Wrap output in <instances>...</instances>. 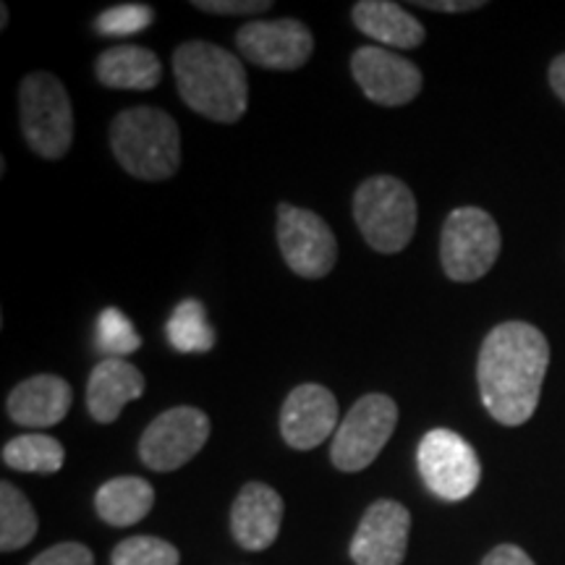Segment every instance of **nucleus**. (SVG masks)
<instances>
[{
	"mask_svg": "<svg viewBox=\"0 0 565 565\" xmlns=\"http://www.w3.org/2000/svg\"><path fill=\"white\" fill-rule=\"evenodd\" d=\"M550 364V343L529 322H503L484 338L477 362L482 404L494 422L519 427L540 404Z\"/></svg>",
	"mask_w": 565,
	"mask_h": 565,
	"instance_id": "obj_1",
	"label": "nucleus"
},
{
	"mask_svg": "<svg viewBox=\"0 0 565 565\" xmlns=\"http://www.w3.org/2000/svg\"><path fill=\"white\" fill-rule=\"evenodd\" d=\"M173 74L181 100L217 124L242 121L249 105V82L236 55L204 40L175 47Z\"/></svg>",
	"mask_w": 565,
	"mask_h": 565,
	"instance_id": "obj_2",
	"label": "nucleus"
},
{
	"mask_svg": "<svg viewBox=\"0 0 565 565\" xmlns=\"http://www.w3.org/2000/svg\"><path fill=\"white\" fill-rule=\"evenodd\" d=\"M110 150L134 179L166 181L181 168L179 124L150 105L126 108L110 124Z\"/></svg>",
	"mask_w": 565,
	"mask_h": 565,
	"instance_id": "obj_3",
	"label": "nucleus"
},
{
	"mask_svg": "<svg viewBox=\"0 0 565 565\" xmlns=\"http://www.w3.org/2000/svg\"><path fill=\"white\" fill-rule=\"evenodd\" d=\"M353 221L374 252H404L416 231L412 189L393 175H372L353 194Z\"/></svg>",
	"mask_w": 565,
	"mask_h": 565,
	"instance_id": "obj_4",
	"label": "nucleus"
},
{
	"mask_svg": "<svg viewBox=\"0 0 565 565\" xmlns=\"http://www.w3.org/2000/svg\"><path fill=\"white\" fill-rule=\"evenodd\" d=\"M19 116L26 145L45 160H61L74 141V110L58 76L32 71L19 84Z\"/></svg>",
	"mask_w": 565,
	"mask_h": 565,
	"instance_id": "obj_5",
	"label": "nucleus"
},
{
	"mask_svg": "<svg viewBox=\"0 0 565 565\" xmlns=\"http://www.w3.org/2000/svg\"><path fill=\"white\" fill-rule=\"evenodd\" d=\"M395 424H398V406L391 395H364L351 406V412L338 427L333 448H330V461L345 475L364 471L366 466L374 463V458L383 454L387 440L395 433Z\"/></svg>",
	"mask_w": 565,
	"mask_h": 565,
	"instance_id": "obj_6",
	"label": "nucleus"
},
{
	"mask_svg": "<svg viewBox=\"0 0 565 565\" xmlns=\"http://www.w3.org/2000/svg\"><path fill=\"white\" fill-rule=\"evenodd\" d=\"M500 254V228L490 212L458 207L448 215L440 236L443 270L456 282H475L492 270Z\"/></svg>",
	"mask_w": 565,
	"mask_h": 565,
	"instance_id": "obj_7",
	"label": "nucleus"
},
{
	"mask_svg": "<svg viewBox=\"0 0 565 565\" xmlns=\"http://www.w3.org/2000/svg\"><path fill=\"white\" fill-rule=\"evenodd\" d=\"M416 466L427 490L445 503L466 500L482 479L477 450L454 429H429L416 448Z\"/></svg>",
	"mask_w": 565,
	"mask_h": 565,
	"instance_id": "obj_8",
	"label": "nucleus"
},
{
	"mask_svg": "<svg viewBox=\"0 0 565 565\" xmlns=\"http://www.w3.org/2000/svg\"><path fill=\"white\" fill-rule=\"evenodd\" d=\"M210 416L194 406H175L162 412L139 440V458L147 469L168 471L181 469L210 440Z\"/></svg>",
	"mask_w": 565,
	"mask_h": 565,
	"instance_id": "obj_9",
	"label": "nucleus"
},
{
	"mask_svg": "<svg viewBox=\"0 0 565 565\" xmlns=\"http://www.w3.org/2000/svg\"><path fill=\"white\" fill-rule=\"evenodd\" d=\"M278 246L286 265L307 280H320L338 263V242L330 225L312 210L278 204Z\"/></svg>",
	"mask_w": 565,
	"mask_h": 565,
	"instance_id": "obj_10",
	"label": "nucleus"
},
{
	"mask_svg": "<svg viewBox=\"0 0 565 565\" xmlns=\"http://www.w3.org/2000/svg\"><path fill=\"white\" fill-rule=\"evenodd\" d=\"M238 53L254 66L296 71L312 58L315 38L299 19L249 21L236 32Z\"/></svg>",
	"mask_w": 565,
	"mask_h": 565,
	"instance_id": "obj_11",
	"label": "nucleus"
},
{
	"mask_svg": "<svg viewBox=\"0 0 565 565\" xmlns=\"http://www.w3.org/2000/svg\"><path fill=\"white\" fill-rule=\"evenodd\" d=\"M351 74L372 103L398 108L422 92V71L404 55L387 47H359L351 55Z\"/></svg>",
	"mask_w": 565,
	"mask_h": 565,
	"instance_id": "obj_12",
	"label": "nucleus"
},
{
	"mask_svg": "<svg viewBox=\"0 0 565 565\" xmlns=\"http://www.w3.org/2000/svg\"><path fill=\"white\" fill-rule=\"evenodd\" d=\"M412 513L398 500H374L359 521L349 555L356 565H401L408 550Z\"/></svg>",
	"mask_w": 565,
	"mask_h": 565,
	"instance_id": "obj_13",
	"label": "nucleus"
},
{
	"mask_svg": "<svg viewBox=\"0 0 565 565\" xmlns=\"http://www.w3.org/2000/svg\"><path fill=\"white\" fill-rule=\"evenodd\" d=\"M338 398L328 387L303 383L280 408V435L294 450H312L338 433Z\"/></svg>",
	"mask_w": 565,
	"mask_h": 565,
	"instance_id": "obj_14",
	"label": "nucleus"
},
{
	"mask_svg": "<svg viewBox=\"0 0 565 565\" xmlns=\"http://www.w3.org/2000/svg\"><path fill=\"white\" fill-rule=\"evenodd\" d=\"M282 524V498L270 484L249 482L242 487L231 508L233 540L249 553H263L278 540Z\"/></svg>",
	"mask_w": 565,
	"mask_h": 565,
	"instance_id": "obj_15",
	"label": "nucleus"
},
{
	"mask_svg": "<svg viewBox=\"0 0 565 565\" xmlns=\"http://www.w3.org/2000/svg\"><path fill=\"white\" fill-rule=\"evenodd\" d=\"M71 408V385L58 374H34L13 387L9 416L19 427L45 429L66 419Z\"/></svg>",
	"mask_w": 565,
	"mask_h": 565,
	"instance_id": "obj_16",
	"label": "nucleus"
},
{
	"mask_svg": "<svg viewBox=\"0 0 565 565\" xmlns=\"http://www.w3.org/2000/svg\"><path fill=\"white\" fill-rule=\"evenodd\" d=\"M145 393V374L124 359H103L89 374L87 408L92 419L113 424L121 416L124 406L141 398Z\"/></svg>",
	"mask_w": 565,
	"mask_h": 565,
	"instance_id": "obj_17",
	"label": "nucleus"
},
{
	"mask_svg": "<svg viewBox=\"0 0 565 565\" xmlns=\"http://www.w3.org/2000/svg\"><path fill=\"white\" fill-rule=\"evenodd\" d=\"M351 19L366 38L383 42L387 47H398V51L419 47L427 38L422 21L391 0H359L351 9Z\"/></svg>",
	"mask_w": 565,
	"mask_h": 565,
	"instance_id": "obj_18",
	"label": "nucleus"
},
{
	"mask_svg": "<svg viewBox=\"0 0 565 565\" xmlns=\"http://www.w3.org/2000/svg\"><path fill=\"white\" fill-rule=\"evenodd\" d=\"M95 74L110 89H154L162 79V66L150 47L118 45L97 58Z\"/></svg>",
	"mask_w": 565,
	"mask_h": 565,
	"instance_id": "obj_19",
	"label": "nucleus"
},
{
	"mask_svg": "<svg viewBox=\"0 0 565 565\" xmlns=\"http://www.w3.org/2000/svg\"><path fill=\"white\" fill-rule=\"evenodd\" d=\"M154 490L141 477H116L95 494V511L110 526H134L152 511Z\"/></svg>",
	"mask_w": 565,
	"mask_h": 565,
	"instance_id": "obj_20",
	"label": "nucleus"
},
{
	"mask_svg": "<svg viewBox=\"0 0 565 565\" xmlns=\"http://www.w3.org/2000/svg\"><path fill=\"white\" fill-rule=\"evenodd\" d=\"M66 461V450L51 435H19L6 443L3 463L26 475H55Z\"/></svg>",
	"mask_w": 565,
	"mask_h": 565,
	"instance_id": "obj_21",
	"label": "nucleus"
},
{
	"mask_svg": "<svg viewBox=\"0 0 565 565\" xmlns=\"http://www.w3.org/2000/svg\"><path fill=\"white\" fill-rule=\"evenodd\" d=\"M38 534V513L24 492L11 482L0 484V550L13 553V550L26 547Z\"/></svg>",
	"mask_w": 565,
	"mask_h": 565,
	"instance_id": "obj_22",
	"label": "nucleus"
},
{
	"mask_svg": "<svg viewBox=\"0 0 565 565\" xmlns=\"http://www.w3.org/2000/svg\"><path fill=\"white\" fill-rule=\"evenodd\" d=\"M168 343L181 353H207L215 345V330L196 299L181 301L166 324Z\"/></svg>",
	"mask_w": 565,
	"mask_h": 565,
	"instance_id": "obj_23",
	"label": "nucleus"
},
{
	"mask_svg": "<svg viewBox=\"0 0 565 565\" xmlns=\"http://www.w3.org/2000/svg\"><path fill=\"white\" fill-rule=\"evenodd\" d=\"M95 349L100 351L105 359H121L141 349V338L121 309L108 307L103 309L100 317H97Z\"/></svg>",
	"mask_w": 565,
	"mask_h": 565,
	"instance_id": "obj_24",
	"label": "nucleus"
},
{
	"mask_svg": "<svg viewBox=\"0 0 565 565\" xmlns=\"http://www.w3.org/2000/svg\"><path fill=\"white\" fill-rule=\"evenodd\" d=\"M181 555L171 542L160 536H129L116 545L110 555V565H179Z\"/></svg>",
	"mask_w": 565,
	"mask_h": 565,
	"instance_id": "obj_25",
	"label": "nucleus"
},
{
	"mask_svg": "<svg viewBox=\"0 0 565 565\" xmlns=\"http://www.w3.org/2000/svg\"><path fill=\"white\" fill-rule=\"evenodd\" d=\"M154 21V11L145 3H121L103 11L95 21V30L105 38H131L147 30Z\"/></svg>",
	"mask_w": 565,
	"mask_h": 565,
	"instance_id": "obj_26",
	"label": "nucleus"
},
{
	"mask_svg": "<svg viewBox=\"0 0 565 565\" xmlns=\"http://www.w3.org/2000/svg\"><path fill=\"white\" fill-rule=\"evenodd\" d=\"M30 565H95V555L82 542H61L42 550Z\"/></svg>",
	"mask_w": 565,
	"mask_h": 565,
	"instance_id": "obj_27",
	"label": "nucleus"
},
{
	"mask_svg": "<svg viewBox=\"0 0 565 565\" xmlns=\"http://www.w3.org/2000/svg\"><path fill=\"white\" fill-rule=\"evenodd\" d=\"M194 9L207 13H223V17H249V13L270 11V0H194Z\"/></svg>",
	"mask_w": 565,
	"mask_h": 565,
	"instance_id": "obj_28",
	"label": "nucleus"
},
{
	"mask_svg": "<svg viewBox=\"0 0 565 565\" xmlns=\"http://www.w3.org/2000/svg\"><path fill=\"white\" fill-rule=\"evenodd\" d=\"M482 565H534V561L521 547L498 545L484 557Z\"/></svg>",
	"mask_w": 565,
	"mask_h": 565,
	"instance_id": "obj_29",
	"label": "nucleus"
},
{
	"mask_svg": "<svg viewBox=\"0 0 565 565\" xmlns=\"http://www.w3.org/2000/svg\"><path fill=\"white\" fill-rule=\"evenodd\" d=\"M414 6H416V9H427V11L463 13V11L484 9L487 3H482V0H419V3H414Z\"/></svg>",
	"mask_w": 565,
	"mask_h": 565,
	"instance_id": "obj_30",
	"label": "nucleus"
},
{
	"mask_svg": "<svg viewBox=\"0 0 565 565\" xmlns=\"http://www.w3.org/2000/svg\"><path fill=\"white\" fill-rule=\"evenodd\" d=\"M550 84H553L555 95L565 103V53L557 55L553 66H550Z\"/></svg>",
	"mask_w": 565,
	"mask_h": 565,
	"instance_id": "obj_31",
	"label": "nucleus"
},
{
	"mask_svg": "<svg viewBox=\"0 0 565 565\" xmlns=\"http://www.w3.org/2000/svg\"><path fill=\"white\" fill-rule=\"evenodd\" d=\"M6 24H9V6H0V26L6 30Z\"/></svg>",
	"mask_w": 565,
	"mask_h": 565,
	"instance_id": "obj_32",
	"label": "nucleus"
}]
</instances>
